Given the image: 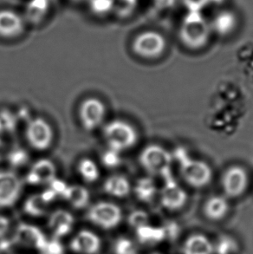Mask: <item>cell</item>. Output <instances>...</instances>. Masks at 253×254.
<instances>
[{"instance_id": "obj_1", "label": "cell", "mask_w": 253, "mask_h": 254, "mask_svg": "<svg viewBox=\"0 0 253 254\" xmlns=\"http://www.w3.org/2000/svg\"><path fill=\"white\" fill-rule=\"evenodd\" d=\"M212 33L210 23L201 12L189 10L182 19L178 36L186 48L199 51L207 45Z\"/></svg>"}, {"instance_id": "obj_2", "label": "cell", "mask_w": 253, "mask_h": 254, "mask_svg": "<svg viewBox=\"0 0 253 254\" xmlns=\"http://www.w3.org/2000/svg\"><path fill=\"white\" fill-rule=\"evenodd\" d=\"M176 153V160L180 163L181 175L186 183L196 189H204L210 185L213 178V172L207 162L198 159L190 158L189 155Z\"/></svg>"}, {"instance_id": "obj_3", "label": "cell", "mask_w": 253, "mask_h": 254, "mask_svg": "<svg viewBox=\"0 0 253 254\" xmlns=\"http://www.w3.org/2000/svg\"><path fill=\"white\" fill-rule=\"evenodd\" d=\"M103 137L109 148L122 153L135 146L139 135L133 125L125 121L113 120L103 127Z\"/></svg>"}, {"instance_id": "obj_4", "label": "cell", "mask_w": 253, "mask_h": 254, "mask_svg": "<svg viewBox=\"0 0 253 254\" xmlns=\"http://www.w3.org/2000/svg\"><path fill=\"white\" fill-rule=\"evenodd\" d=\"M139 161L148 174L164 178L171 175L174 155L161 145L150 144L140 152Z\"/></svg>"}, {"instance_id": "obj_5", "label": "cell", "mask_w": 253, "mask_h": 254, "mask_svg": "<svg viewBox=\"0 0 253 254\" xmlns=\"http://www.w3.org/2000/svg\"><path fill=\"white\" fill-rule=\"evenodd\" d=\"M168 48V41L164 36L155 31L140 32L133 38L132 50L141 59L152 60L161 58Z\"/></svg>"}, {"instance_id": "obj_6", "label": "cell", "mask_w": 253, "mask_h": 254, "mask_svg": "<svg viewBox=\"0 0 253 254\" xmlns=\"http://www.w3.org/2000/svg\"><path fill=\"white\" fill-rule=\"evenodd\" d=\"M249 183V174L242 166H230L221 177L224 195L228 199H237L243 196L248 189Z\"/></svg>"}, {"instance_id": "obj_7", "label": "cell", "mask_w": 253, "mask_h": 254, "mask_svg": "<svg viewBox=\"0 0 253 254\" xmlns=\"http://www.w3.org/2000/svg\"><path fill=\"white\" fill-rule=\"evenodd\" d=\"M164 185L160 191L161 206L168 212L175 213L183 209L189 202V194L171 175L164 177Z\"/></svg>"}, {"instance_id": "obj_8", "label": "cell", "mask_w": 253, "mask_h": 254, "mask_svg": "<svg viewBox=\"0 0 253 254\" xmlns=\"http://www.w3.org/2000/svg\"><path fill=\"white\" fill-rule=\"evenodd\" d=\"M87 219L101 228L112 229L123 220V211L114 203L100 201L89 208Z\"/></svg>"}, {"instance_id": "obj_9", "label": "cell", "mask_w": 253, "mask_h": 254, "mask_svg": "<svg viewBox=\"0 0 253 254\" xmlns=\"http://www.w3.org/2000/svg\"><path fill=\"white\" fill-rule=\"evenodd\" d=\"M25 135L28 143L38 151H45L52 146L54 132L44 118H35L28 124Z\"/></svg>"}, {"instance_id": "obj_10", "label": "cell", "mask_w": 253, "mask_h": 254, "mask_svg": "<svg viewBox=\"0 0 253 254\" xmlns=\"http://www.w3.org/2000/svg\"><path fill=\"white\" fill-rule=\"evenodd\" d=\"M79 119L86 131H93L103 124L106 115V108L101 100L89 97L79 107Z\"/></svg>"}, {"instance_id": "obj_11", "label": "cell", "mask_w": 253, "mask_h": 254, "mask_svg": "<svg viewBox=\"0 0 253 254\" xmlns=\"http://www.w3.org/2000/svg\"><path fill=\"white\" fill-rule=\"evenodd\" d=\"M23 190V183L15 173L0 171V207H10L17 202Z\"/></svg>"}, {"instance_id": "obj_12", "label": "cell", "mask_w": 253, "mask_h": 254, "mask_svg": "<svg viewBox=\"0 0 253 254\" xmlns=\"http://www.w3.org/2000/svg\"><path fill=\"white\" fill-rule=\"evenodd\" d=\"M13 242L44 252L48 241L38 227L30 224L20 223L15 232Z\"/></svg>"}, {"instance_id": "obj_13", "label": "cell", "mask_w": 253, "mask_h": 254, "mask_svg": "<svg viewBox=\"0 0 253 254\" xmlns=\"http://www.w3.org/2000/svg\"><path fill=\"white\" fill-rule=\"evenodd\" d=\"M25 31L24 17L11 9H0V38H15Z\"/></svg>"}, {"instance_id": "obj_14", "label": "cell", "mask_w": 253, "mask_h": 254, "mask_svg": "<svg viewBox=\"0 0 253 254\" xmlns=\"http://www.w3.org/2000/svg\"><path fill=\"white\" fill-rule=\"evenodd\" d=\"M230 210L229 199L225 195L216 194L205 199L202 207V213L206 220L217 223L227 218Z\"/></svg>"}, {"instance_id": "obj_15", "label": "cell", "mask_w": 253, "mask_h": 254, "mask_svg": "<svg viewBox=\"0 0 253 254\" xmlns=\"http://www.w3.org/2000/svg\"><path fill=\"white\" fill-rule=\"evenodd\" d=\"M57 175L54 162L49 159H40L31 166L26 175V182L31 185H48Z\"/></svg>"}, {"instance_id": "obj_16", "label": "cell", "mask_w": 253, "mask_h": 254, "mask_svg": "<svg viewBox=\"0 0 253 254\" xmlns=\"http://www.w3.org/2000/svg\"><path fill=\"white\" fill-rule=\"evenodd\" d=\"M182 254H215L213 241L202 233H192L182 242Z\"/></svg>"}, {"instance_id": "obj_17", "label": "cell", "mask_w": 253, "mask_h": 254, "mask_svg": "<svg viewBox=\"0 0 253 254\" xmlns=\"http://www.w3.org/2000/svg\"><path fill=\"white\" fill-rule=\"evenodd\" d=\"M212 33L219 37H228L235 31L239 24L238 17L233 11L223 10L215 14L212 21L209 22Z\"/></svg>"}, {"instance_id": "obj_18", "label": "cell", "mask_w": 253, "mask_h": 254, "mask_svg": "<svg viewBox=\"0 0 253 254\" xmlns=\"http://www.w3.org/2000/svg\"><path fill=\"white\" fill-rule=\"evenodd\" d=\"M100 238L90 231L82 230L72 239L69 248L78 254H96L101 249Z\"/></svg>"}, {"instance_id": "obj_19", "label": "cell", "mask_w": 253, "mask_h": 254, "mask_svg": "<svg viewBox=\"0 0 253 254\" xmlns=\"http://www.w3.org/2000/svg\"><path fill=\"white\" fill-rule=\"evenodd\" d=\"M135 233L138 241L144 246H157L168 239L166 227L153 226L149 223L136 228Z\"/></svg>"}, {"instance_id": "obj_20", "label": "cell", "mask_w": 253, "mask_h": 254, "mask_svg": "<svg viewBox=\"0 0 253 254\" xmlns=\"http://www.w3.org/2000/svg\"><path fill=\"white\" fill-rule=\"evenodd\" d=\"M74 222V217L68 211L59 209L53 212L49 219V227L54 232V239L58 240L68 234Z\"/></svg>"}, {"instance_id": "obj_21", "label": "cell", "mask_w": 253, "mask_h": 254, "mask_svg": "<svg viewBox=\"0 0 253 254\" xmlns=\"http://www.w3.org/2000/svg\"><path fill=\"white\" fill-rule=\"evenodd\" d=\"M131 189L129 181L124 175H112L103 184L104 192L117 198L126 197L131 192Z\"/></svg>"}, {"instance_id": "obj_22", "label": "cell", "mask_w": 253, "mask_h": 254, "mask_svg": "<svg viewBox=\"0 0 253 254\" xmlns=\"http://www.w3.org/2000/svg\"><path fill=\"white\" fill-rule=\"evenodd\" d=\"M73 207L82 209L88 206L90 199L88 189L81 185L68 186L63 196Z\"/></svg>"}, {"instance_id": "obj_23", "label": "cell", "mask_w": 253, "mask_h": 254, "mask_svg": "<svg viewBox=\"0 0 253 254\" xmlns=\"http://www.w3.org/2000/svg\"><path fill=\"white\" fill-rule=\"evenodd\" d=\"M133 191L137 199L144 203L151 202L158 193L156 184L150 177L139 179L133 188Z\"/></svg>"}, {"instance_id": "obj_24", "label": "cell", "mask_w": 253, "mask_h": 254, "mask_svg": "<svg viewBox=\"0 0 253 254\" xmlns=\"http://www.w3.org/2000/svg\"><path fill=\"white\" fill-rule=\"evenodd\" d=\"M77 171L82 180L88 183H94L100 178L99 168L91 159H82L78 162Z\"/></svg>"}, {"instance_id": "obj_25", "label": "cell", "mask_w": 253, "mask_h": 254, "mask_svg": "<svg viewBox=\"0 0 253 254\" xmlns=\"http://www.w3.org/2000/svg\"><path fill=\"white\" fill-rule=\"evenodd\" d=\"M47 206L48 204L42 199L40 194H33L25 200L24 210L31 216L41 217L47 213Z\"/></svg>"}, {"instance_id": "obj_26", "label": "cell", "mask_w": 253, "mask_h": 254, "mask_svg": "<svg viewBox=\"0 0 253 254\" xmlns=\"http://www.w3.org/2000/svg\"><path fill=\"white\" fill-rule=\"evenodd\" d=\"M215 254H237L240 251V246L236 239L230 235L223 234L217 241H213Z\"/></svg>"}, {"instance_id": "obj_27", "label": "cell", "mask_w": 253, "mask_h": 254, "mask_svg": "<svg viewBox=\"0 0 253 254\" xmlns=\"http://www.w3.org/2000/svg\"><path fill=\"white\" fill-rule=\"evenodd\" d=\"M114 253L115 254H138V248L131 240L122 237L115 243Z\"/></svg>"}, {"instance_id": "obj_28", "label": "cell", "mask_w": 253, "mask_h": 254, "mask_svg": "<svg viewBox=\"0 0 253 254\" xmlns=\"http://www.w3.org/2000/svg\"><path fill=\"white\" fill-rule=\"evenodd\" d=\"M101 161L103 166L107 169H116L122 163L121 153L109 148L108 150L103 153V155L101 156Z\"/></svg>"}, {"instance_id": "obj_29", "label": "cell", "mask_w": 253, "mask_h": 254, "mask_svg": "<svg viewBox=\"0 0 253 254\" xmlns=\"http://www.w3.org/2000/svg\"><path fill=\"white\" fill-rule=\"evenodd\" d=\"M127 221L129 226L136 229L138 227L149 223V216L145 211L135 210L130 213Z\"/></svg>"}, {"instance_id": "obj_30", "label": "cell", "mask_w": 253, "mask_h": 254, "mask_svg": "<svg viewBox=\"0 0 253 254\" xmlns=\"http://www.w3.org/2000/svg\"><path fill=\"white\" fill-rule=\"evenodd\" d=\"M48 188L52 189V191L58 195V197H59V196H62L63 197L64 194L66 189L68 188V185L65 183L64 181L56 178L52 182L49 183Z\"/></svg>"}, {"instance_id": "obj_31", "label": "cell", "mask_w": 253, "mask_h": 254, "mask_svg": "<svg viewBox=\"0 0 253 254\" xmlns=\"http://www.w3.org/2000/svg\"><path fill=\"white\" fill-rule=\"evenodd\" d=\"M44 254H64V250L62 245L57 239L48 241Z\"/></svg>"}, {"instance_id": "obj_32", "label": "cell", "mask_w": 253, "mask_h": 254, "mask_svg": "<svg viewBox=\"0 0 253 254\" xmlns=\"http://www.w3.org/2000/svg\"><path fill=\"white\" fill-rule=\"evenodd\" d=\"M10 227V220L6 217L0 215V238L3 237Z\"/></svg>"}, {"instance_id": "obj_33", "label": "cell", "mask_w": 253, "mask_h": 254, "mask_svg": "<svg viewBox=\"0 0 253 254\" xmlns=\"http://www.w3.org/2000/svg\"><path fill=\"white\" fill-rule=\"evenodd\" d=\"M161 254V253H155V254Z\"/></svg>"}]
</instances>
